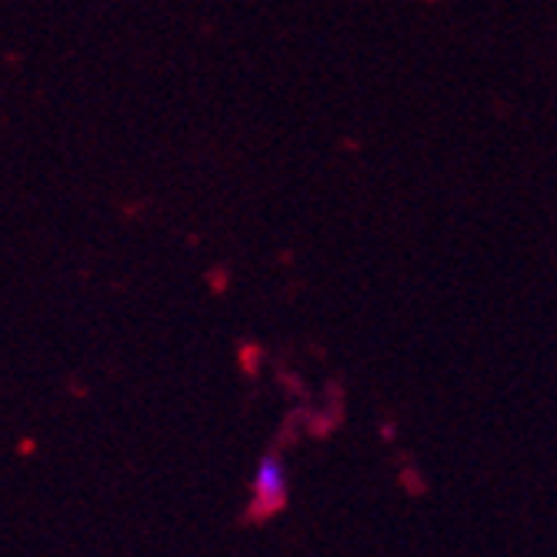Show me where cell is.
<instances>
[{
    "label": "cell",
    "instance_id": "6da1fadb",
    "mask_svg": "<svg viewBox=\"0 0 557 557\" xmlns=\"http://www.w3.org/2000/svg\"><path fill=\"white\" fill-rule=\"evenodd\" d=\"M287 468L281 454H264L255 478V504L261 511H281L287 504Z\"/></svg>",
    "mask_w": 557,
    "mask_h": 557
}]
</instances>
